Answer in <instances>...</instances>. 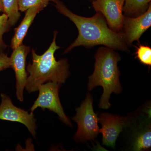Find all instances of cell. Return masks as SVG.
Instances as JSON below:
<instances>
[{
	"instance_id": "obj_10",
	"label": "cell",
	"mask_w": 151,
	"mask_h": 151,
	"mask_svg": "<svg viewBox=\"0 0 151 151\" xmlns=\"http://www.w3.org/2000/svg\"><path fill=\"white\" fill-rule=\"evenodd\" d=\"M13 50V51L10 57L11 68L15 73L17 98L20 102H22L24 100V90L28 77L26 68V60L30 48L22 44Z\"/></svg>"
},
{
	"instance_id": "obj_21",
	"label": "cell",
	"mask_w": 151,
	"mask_h": 151,
	"mask_svg": "<svg viewBox=\"0 0 151 151\" xmlns=\"http://www.w3.org/2000/svg\"><path fill=\"white\" fill-rule=\"evenodd\" d=\"M86 1H88L90 2H92L93 0H86Z\"/></svg>"
},
{
	"instance_id": "obj_20",
	"label": "cell",
	"mask_w": 151,
	"mask_h": 151,
	"mask_svg": "<svg viewBox=\"0 0 151 151\" xmlns=\"http://www.w3.org/2000/svg\"><path fill=\"white\" fill-rule=\"evenodd\" d=\"M0 11H3V7L2 0H0Z\"/></svg>"
},
{
	"instance_id": "obj_13",
	"label": "cell",
	"mask_w": 151,
	"mask_h": 151,
	"mask_svg": "<svg viewBox=\"0 0 151 151\" xmlns=\"http://www.w3.org/2000/svg\"><path fill=\"white\" fill-rule=\"evenodd\" d=\"M151 4V0H126L123 8L125 16L136 17L145 12Z\"/></svg>"
},
{
	"instance_id": "obj_6",
	"label": "cell",
	"mask_w": 151,
	"mask_h": 151,
	"mask_svg": "<svg viewBox=\"0 0 151 151\" xmlns=\"http://www.w3.org/2000/svg\"><path fill=\"white\" fill-rule=\"evenodd\" d=\"M0 105V120L18 122L24 125L34 138H36L37 128L36 119L33 113L18 108L13 104L8 95L1 93Z\"/></svg>"
},
{
	"instance_id": "obj_5",
	"label": "cell",
	"mask_w": 151,
	"mask_h": 151,
	"mask_svg": "<svg viewBox=\"0 0 151 151\" xmlns=\"http://www.w3.org/2000/svg\"><path fill=\"white\" fill-rule=\"evenodd\" d=\"M61 85L60 83L55 82H46L40 85L38 89V96L30 110L33 113L37 108H40L42 110L48 109L56 113L59 119L67 126L73 127L64 113L60 100L59 91Z\"/></svg>"
},
{
	"instance_id": "obj_7",
	"label": "cell",
	"mask_w": 151,
	"mask_h": 151,
	"mask_svg": "<svg viewBox=\"0 0 151 151\" xmlns=\"http://www.w3.org/2000/svg\"><path fill=\"white\" fill-rule=\"evenodd\" d=\"M126 0H93L92 7L96 12L102 14L109 28L116 32L123 28V8Z\"/></svg>"
},
{
	"instance_id": "obj_12",
	"label": "cell",
	"mask_w": 151,
	"mask_h": 151,
	"mask_svg": "<svg viewBox=\"0 0 151 151\" xmlns=\"http://www.w3.org/2000/svg\"><path fill=\"white\" fill-rule=\"evenodd\" d=\"M43 9L40 7H34L26 11L25 15L20 24L15 29L14 34L11 43V47L12 49L23 44L24 39L36 16Z\"/></svg>"
},
{
	"instance_id": "obj_4",
	"label": "cell",
	"mask_w": 151,
	"mask_h": 151,
	"mask_svg": "<svg viewBox=\"0 0 151 151\" xmlns=\"http://www.w3.org/2000/svg\"><path fill=\"white\" fill-rule=\"evenodd\" d=\"M76 114L72 119L77 123L78 129L74 139L78 142H84L94 140L100 133L98 118L93 108V98L89 93L79 108H76Z\"/></svg>"
},
{
	"instance_id": "obj_3",
	"label": "cell",
	"mask_w": 151,
	"mask_h": 151,
	"mask_svg": "<svg viewBox=\"0 0 151 151\" xmlns=\"http://www.w3.org/2000/svg\"><path fill=\"white\" fill-rule=\"evenodd\" d=\"M94 58V72L89 77L88 89L90 91L97 86H102L103 92L99 107L108 109L111 106L109 102L111 94H120L123 90L119 79L121 73L118 66L122 58L115 50L103 46L97 49Z\"/></svg>"
},
{
	"instance_id": "obj_11",
	"label": "cell",
	"mask_w": 151,
	"mask_h": 151,
	"mask_svg": "<svg viewBox=\"0 0 151 151\" xmlns=\"http://www.w3.org/2000/svg\"><path fill=\"white\" fill-rule=\"evenodd\" d=\"M150 116L140 121L137 127L134 128L132 137V150L142 151L148 149L151 147Z\"/></svg>"
},
{
	"instance_id": "obj_8",
	"label": "cell",
	"mask_w": 151,
	"mask_h": 151,
	"mask_svg": "<svg viewBox=\"0 0 151 151\" xmlns=\"http://www.w3.org/2000/svg\"><path fill=\"white\" fill-rule=\"evenodd\" d=\"M98 118L102 126L100 132L103 135V145L114 148L120 133L128 127L129 119L108 113H101Z\"/></svg>"
},
{
	"instance_id": "obj_19",
	"label": "cell",
	"mask_w": 151,
	"mask_h": 151,
	"mask_svg": "<svg viewBox=\"0 0 151 151\" xmlns=\"http://www.w3.org/2000/svg\"><path fill=\"white\" fill-rule=\"evenodd\" d=\"M8 23V18L5 14L0 16V24H7Z\"/></svg>"
},
{
	"instance_id": "obj_9",
	"label": "cell",
	"mask_w": 151,
	"mask_h": 151,
	"mask_svg": "<svg viewBox=\"0 0 151 151\" xmlns=\"http://www.w3.org/2000/svg\"><path fill=\"white\" fill-rule=\"evenodd\" d=\"M151 26V4L145 12L136 17L124 16L122 36L125 43L129 47L135 41L139 42L142 35Z\"/></svg>"
},
{
	"instance_id": "obj_2",
	"label": "cell",
	"mask_w": 151,
	"mask_h": 151,
	"mask_svg": "<svg viewBox=\"0 0 151 151\" xmlns=\"http://www.w3.org/2000/svg\"><path fill=\"white\" fill-rule=\"evenodd\" d=\"M58 32L54 31L53 40L43 54L39 55L32 49V63L26 68L28 77L25 88L29 93L38 91L41 84L48 82L65 83L70 74L68 60L62 58L56 60L55 53L60 47L56 44Z\"/></svg>"
},
{
	"instance_id": "obj_16",
	"label": "cell",
	"mask_w": 151,
	"mask_h": 151,
	"mask_svg": "<svg viewBox=\"0 0 151 151\" xmlns=\"http://www.w3.org/2000/svg\"><path fill=\"white\" fill-rule=\"evenodd\" d=\"M55 1V0H18L19 10L24 12L34 7H40L44 9L48 5L50 2H54Z\"/></svg>"
},
{
	"instance_id": "obj_1",
	"label": "cell",
	"mask_w": 151,
	"mask_h": 151,
	"mask_svg": "<svg viewBox=\"0 0 151 151\" xmlns=\"http://www.w3.org/2000/svg\"><path fill=\"white\" fill-rule=\"evenodd\" d=\"M54 3L58 12L73 22L78 30V37L64 51V54L77 47L91 48L99 45L130 52L129 47L125 43L122 33L111 29L102 14L96 12L90 17L81 16L71 12L60 0H55Z\"/></svg>"
},
{
	"instance_id": "obj_22",
	"label": "cell",
	"mask_w": 151,
	"mask_h": 151,
	"mask_svg": "<svg viewBox=\"0 0 151 151\" xmlns=\"http://www.w3.org/2000/svg\"><path fill=\"white\" fill-rule=\"evenodd\" d=\"M0 12H1V11H0Z\"/></svg>"
},
{
	"instance_id": "obj_18",
	"label": "cell",
	"mask_w": 151,
	"mask_h": 151,
	"mask_svg": "<svg viewBox=\"0 0 151 151\" xmlns=\"http://www.w3.org/2000/svg\"><path fill=\"white\" fill-rule=\"evenodd\" d=\"M9 27V24H0V53L2 52V50L5 48L6 46L3 40V35L7 31Z\"/></svg>"
},
{
	"instance_id": "obj_17",
	"label": "cell",
	"mask_w": 151,
	"mask_h": 151,
	"mask_svg": "<svg viewBox=\"0 0 151 151\" xmlns=\"http://www.w3.org/2000/svg\"><path fill=\"white\" fill-rule=\"evenodd\" d=\"M11 68L10 57L2 52L0 53V72Z\"/></svg>"
},
{
	"instance_id": "obj_15",
	"label": "cell",
	"mask_w": 151,
	"mask_h": 151,
	"mask_svg": "<svg viewBox=\"0 0 151 151\" xmlns=\"http://www.w3.org/2000/svg\"><path fill=\"white\" fill-rule=\"evenodd\" d=\"M136 58L144 65H151V48L147 45L140 44L136 47Z\"/></svg>"
},
{
	"instance_id": "obj_14",
	"label": "cell",
	"mask_w": 151,
	"mask_h": 151,
	"mask_svg": "<svg viewBox=\"0 0 151 151\" xmlns=\"http://www.w3.org/2000/svg\"><path fill=\"white\" fill-rule=\"evenodd\" d=\"M3 11L8 18L10 26L14 25L20 17L18 0H2Z\"/></svg>"
}]
</instances>
